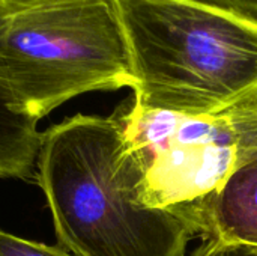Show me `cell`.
<instances>
[{
    "mask_svg": "<svg viewBox=\"0 0 257 256\" xmlns=\"http://www.w3.org/2000/svg\"><path fill=\"white\" fill-rule=\"evenodd\" d=\"M36 181L59 246L75 256H188L193 229L137 201L114 115H75L42 133Z\"/></svg>",
    "mask_w": 257,
    "mask_h": 256,
    "instance_id": "obj_1",
    "label": "cell"
},
{
    "mask_svg": "<svg viewBox=\"0 0 257 256\" xmlns=\"http://www.w3.org/2000/svg\"><path fill=\"white\" fill-rule=\"evenodd\" d=\"M133 101L215 116L257 98V18L196 0H114Z\"/></svg>",
    "mask_w": 257,
    "mask_h": 256,
    "instance_id": "obj_2",
    "label": "cell"
},
{
    "mask_svg": "<svg viewBox=\"0 0 257 256\" xmlns=\"http://www.w3.org/2000/svg\"><path fill=\"white\" fill-rule=\"evenodd\" d=\"M133 88L114 0H0V91L39 122L66 101Z\"/></svg>",
    "mask_w": 257,
    "mask_h": 256,
    "instance_id": "obj_3",
    "label": "cell"
},
{
    "mask_svg": "<svg viewBox=\"0 0 257 256\" xmlns=\"http://www.w3.org/2000/svg\"><path fill=\"white\" fill-rule=\"evenodd\" d=\"M113 115L136 170L137 201L176 214L194 234L197 214L223 189L236 166V139L229 112L187 116L146 109L131 98Z\"/></svg>",
    "mask_w": 257,
    "mask_h": 256,
    "instance_id": "obj_4",
    "label": "cell"
},
{
    "mask_svg": "<svg viewBox=\"0 0 257 256\" xmlns=\"http://www.w3.org/2000/svg\"><path fill=\"white\" fill-rule=\"evenodd\" d=\"M202 241L218 240L257 246V157L239 163L194 222Z\"/></svg>",
    "mask_w": 257,
    "mask_h": 256,
    "instance_id": "obj_5",
    "label": "cell"
},
{
    "mask_svg": "<svg viewBox=\"0 0 257 256\" xmlns=\"http://www.w3.org/2000/svg\"><path fill=\"white\" fill-rule=\"evenodd\" d=\"M41 142L38 121L14 112L0 91V178H30Z\"/></svg>",
    "mask_w": 257,
    "mask_h": 256,
    "instance_id": "obj_6",
    "label": "cell"
},
{
    "mask_svg": "<svg viewBox=\"0 0 257 256\" xmlns=\"http://www.w3.org/2000/svg\"><path fill=\"white\" fill-rule=\"evenodd\" d=\"M0 256H75L60 246H47L0 229Z\"/></svg>",
    "mask_w": 257,
    "mask_h": 256,
    "instance_id": "obj_7",
    "label": "cell"
},
{
    "mask_svg": "<svg viewBox=\"0 0 257 256\" xmlns=\"http://www.w3.org/2000/svg\"><path fill=\"white\" fill-rule=\"evenodd\" d=\"M188 256H257V246L245 243L208 240L203 241Z\"/></svg>",
    "mask_w": 257,
    "mask_h": 256,
    "instance_id": "obj_8",
    "label": "cell"
},
{
    "mask_svg": "<svg viewBox=\"0 0 257 256\" xmlns=\"http://www.w3.org/2000/svg\"><path fill=\"white\" fill-rule=\"evenodd\" d=\"M196 2L257 18V0H196Z\"/></svg>",
    "mask_w": 257,
    "mask_h": 256,
    "instance_id": "obj_9",
    "label": "cell"
}]
</instances>
